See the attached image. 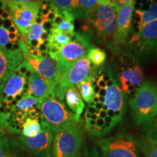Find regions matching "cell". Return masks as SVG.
<instances>
[{
    "instance_id": "cell-3",
    "label": "cell",
    "mask_w": 157,
    "mask_h": 157,
    "mask_svg": "<svg viewBox=\"0 0 157 157\" xmlns=\"http://www.w3.org/2000/svg\"><path fill=\"white\" fill-rule=\"evenodd\" d=\"M111 69L117 76L121 89L132 98L143 82V71L137 58L130 52H116Z\"/></svg>"
},
{
    "instance_id": "cell-10",
    "label": "cell",
    "mask_w": 157,
    "mask_h": 157,
    "mask_svg": "<svg viewBox=\"0 0 157 157\" xmlns=\"http://www.w3.org/2000/svg\"><path fill=\"white\" fill-rule=\"evenodd\" d=\"M86 55L78 60L73 66L61 75L58 76L56 82L55 97L64 102L66 90L72 86H76L90 76L96 74Z\"/></svg>"
},
{
    "instance_id": "cell-35",
    "label": "cell",
    "mask_w": 157,
    "mask_h": 157,
    "mask_svg": "<svg viewBox=\"0 0 157 157\" xmlns=\"http://www.w3.org/2000/svg\"><path fill=\"white\" fill-rule=\"evenodd\" d=\"M33 1H40V0H12V1L10 2L25 3V2H33Z\"/></svg>"
},
{
    "instance_id": "cell-30",
    "label": "cell",
    "mask_w": 157,
    "mask_h": 157,
    "mask_svg": "<svg viewBox=\"0 0 157 157\" xmlns=\"http://www.w3.org/2000/svg\"><path fill=\"white\" fill-rule=\"evenodd\" d=\"M143 130L146 137L157 141V113L143 124Z\"/></svg>"
},
{
    "instance_id": "cell-18",
    "label": "cell",
    "mask_w": 157,
    "mask_h": 157,
    "mask_svg": "<svg viewBox=\"0 0 157 157\" xmlns=\"http://www.w3.org/2000/svg\"><path fill=\"white\" fill-rule=\"evenodd\" d=\"M56 82L49 81L34 73L27 80V88L25 94L32 96L42 101L49 97H54Z\"/></svg>"
},
{
    "instance_id": "cell-12",
    "label": "cell",
    "mask_w": 157,
    "mask_h": 157,
    "mask_svg": "<svg viewBox=\"0 0 157 157\" xmlns=\"http://www.w3.org/2000/svg\"><path fill=\"white\" fill-rule=\"evenodd\" d=\"M129 52L135 57L147 56L157 48V21L142 27L129 41Z\"/></svg>"
},
{
    "instance_id": "cell-13",
    "label": "cell",
    "mask_w": 157,
    "mask_h": 157,
    "mask_svg": "<svg viewBox=\"0 0 157 157\" xmlns=\"http://www.w3.org/2000/svg\"><path fill=\"white\" fill-rule=\"evenodd\" d=\"M18 48L22 52L23 60L27 62L34 73L45 79L56 82L58 72L56 62L54 60L46 56H39L31 54L22 38L19 41Z\"/></svg>"
},
{
    "instance_id": "cell-32",
    "label": "cell",
    "mask_w": 157,
    "mask_h": 157,
    "mask_svg": "<svg viewBox=\"0 0 157 157\" xmlns=\"http://www.w3.org/2000/svg\"><path fill=\"white\" fill-rule=\"evenodd\" d=\"M80 157H101L97 148L94 147H89L82 151Z\"/></svg>"
},
{
    "instance_id": "cell-23",
    "label": "cell",
    "mask_w": 157,
    "mask_h": 157,
    "mask_svg": "<svg viewBox=\"0 0 157 157\" xmlns=\"http://www.w3.org/2000/svg\"><path fill=\"white\" fill-rule=\"evenodd\" d=\"M135 13L138 17L137 29L140 30L145 25L157 21V2L151 4L146 10H137Z\"/></svg>"
},
{
    "instance_id": "cell-2",
    "label": "cell",
    "mask_w": 157,
    "mask_h": 157,
    "mask_svg": "<svg viewBox=\"0 0 157 157\" xmlns=\"http://www.w3.org/2000/svg\"><path fill=\"white\" fill-rule=\"evenodd\" d=\"M119 7L117 5L99 4L93 12L84 18L82 31L111 51L115 52L117 17Z\"/></svg>"
},
{
    "instance_id": "cell-31",
    "label": "cell",
    "mask_w": 157,
    "mask_h": 157,
    "mask_svg": "<svg viewBox=\"0 0 157 157\" xmlns=\"http://www.w3.org/2000/svg\"><path fill=\"white\" fill-rule=\"evenodd\" d=\"M9 44L13 46L10 38V32L7 29L4 28L2 25H0V48L8 49L7 45Z\"/></svg>"
},
{
    "instance_id": "cell-6",
    "label": "cell",
    "mask_w": 157,
    "mask_h": 157,
    "mask_svg": "<svg viewBox=\"0 0 157 157\" xmlns=\"http://www.w3.org/2000/svg\"><path fill=\"white\" fill-rule=\"evenodd\" d=\"M133 121L143 124L157 113V84L143 82L136 93L129 100Z\"/></svg>"
},
{
    "instance_id": "cell-25",
    "label": "cell",
    "mask_w": 157,
    "mask_h": 157,
    "mask_svg": "<svg viewBox=\"0 0 157 157\" xmlns=\"http://www.w3.org/2000/svg\"><path fill=\"white\" fill-rule=\"evenodd\" d=\"M86 56L93 64V67L95 69L101 68L106 61V53L102 49L95 46H90L88 49Z\"/></svg>"
},
{
    "instance_id": "cell-15",
    "label": "cell",
    "mask_w": 157,
    "mask_h": 157,
    "mask_svg": "<svg viewBox=\"0 0 157 157\" xmlns=\"http://www.w3.org/2000/svg\"><path fill=\"white\" fill-rule=\"evenodd\" d=\"M48 22L44 17L38 14L36 21L31 26L27 36L24 38L21 36L27 49L31 54L39 56L48 54L42 49L44 46L48 48V33L44 27V24Z\"/></svg>"
},
{
    "instance_id": "cell-9",
    "label": "cell",
    "mask_w": 157,
    "mask_h": 157,
    "mask_svg": "<svg viewBox=\"0 0 157 157\" xmlns=\"http://www.w3.org/2000/svg\"><path fill=\"white\" fill-rule=\"evenodd\" d=\"M39 100L24 94L15 104L10 113L4 123V129L7 134L20 135L25 121L29 118H38Z\"/></svg>"
},
{
    "instance_id": "cell-8",
    "label": "cell",
    "mask_w": 157,
    "mask_h": 157,
    "mask_svg": "<svg viewBox=\"0 0 157 157\" xmlns=\"http://www.w3.org/2000/svg\"><path fill=\"white\" fill-rule=\"evenodd\" d=\"M101 157H144L137 140L130 134L120 133L98 142Z\"/></svg>"
},
{
    "instance_id": "cell-24",
    "label": "cell",
    "mask_w": 157,
    "mask_h": 157,
    "mask_svg": "<svg viewBox=\"0 0 157 157\" xmlns=\"http://www.w3.org/2000/svg\"><path fill=\"white\" fill-rule=\"evenodd\" d=\"M95 75L86 78L81 83L77 84L76 87L82 99L87 104L93 103L94 97H95V90H94L93 84V78Z\"/></svg>"
},
{
    "instance_id": "cell-20",
    "label": "cell",
    "mask_w": 157,
    "mask_h": 157,
    "mask_svg": "<svg viewBox=\"0 0 157 157\" xmlns=\"http://www.w3.org/2000/svg\"><path fill=\"white\" fill-rule=\"evenodd\" d=\"M71 36L60 32L53 29H50L48 35V53L55 60L60 49L70 42Z\"/></svg>"
},
{
    "instance_id": "cell-5",
    "label": "cell",
    "mask_w": 157,
    "mask_h": 157,
    "mask_svg": "<svg viewBox=\"0 0 157 157\" xmlns=\"http://www.w3.org/2000/svg\"><path fill=\"white\" fill-rule=\"evenodd\" d=\"M41 124L48 127L52 132L74 122H79L80 117L72 113L63 101L56 97H49L39 104Z\"/></svg>"
},
{
    "instance_id": "cell-27",
    "label": "cell",
    "mask_w": 157,
    "mask_h": 157,
    "mask_svg": "<svg viewBox=\"0 0 157 157\" xmlns=\"http://www.w3.org/2000/svg\"><path fill=\"white\" fill-rule=\"evenodd\" d=\"M137 143L144 157H157V141L142 135Z\"/></svg>"
},
{
    "instance_id": "cell-36",
    "label": "cell",
    "mask_w": 157,
    "mask_h": 157,
    "mask_svg": "<svg viewBox=\"0 0 157 157\" xmlns=\"http://www.w3.org/2000/svg\"><path fill=\"white\" fill-rule=\"evenodd\" d=\"M6 135H7V132H6L5 129H4V127L0 125V140H1L3 137H5Z\"/></svg>"
},
{
    "instance_id": "cell-28",
    "label": "cell",
    "mask_w": 157,
    "mask_h": 157,
    "mask_svg": "<svg viewBox=\"0 0 157 157\" xmlns=\"http://www.w3.org/2000/svg\"><path fill=\"white\" fill-rule=\"evenodd\" d=\"M78 5L75 18L84 19L99 5L98 0H78Z\"/></svg>"
},
{
    "instance_id": "cell-19",
    "label": "cell",
    "mask_w": 157,
    "mask_h": 157,
    "mask_svg": "<svg viewBox=\"0 0 157 157\" xmlns=\"http://www.w3.org/2000/svg\"><path fill=\"white\" fill-rule=\"evenodd\" d=\"M0 157H29L17 137L5 135L0 140Z\"/></svg>"
},
{
    "instance_id": "cell-16",
    "label": "cell",
    "mask_w": 157,
    "mask_h": 157,
    "mask_svg": "<svg viewBox=\"0 0 157 157\" xmlns=\"http://www.w3.org/2000/svg\"><path fill=\"white\" fill-rule=\"evenodd\" d=\"M134 2L119 7L117 17V32L115 37V52L120 51L126 44L131 31Z\"/></svg>"
},
{
    "instance_id": "cell-29",
    "label": "cell",
    "mask_w": 157,
    "mask_h": 157,
    "mask_svg": "<svg viewBox=\"0 0 157 157\" xmlns=\"http://www.w3.org/2000/svg\"><path fill=\"white\" fill-rule=\"evenodd\" d=\"M58 13L61 12H71L75 17L76 11L78 9V0H52Z\"/></svg>"
},
{
    "instance_id": "cell-17",
    "label": "cell",
    "mask_w": 157,
    "mask_h": 157,
    "mask_svg": "<svg viewBox=\"0 0 157 157\" xmlns=\"http://www.w3.org/2000/svg\"><path fill=\"white\" fill-rule=\"evenodd\" d=\"M23 60V56L19 48L17 49L0 48V93L6 82Z\"/></svg>"
},
{
    "instance_id": "cell-4",
    "label": "cell",
    "mask_w": 157,
    "mask_h": 157,
    "mask_svg": "<svg viewBox=\"0 0 157 157\" xmlns=\"http://www.w3.org/2000/svg\"><path fill=\"white\" fill-rule=\"evenodd\" d=\"M79 122H74L53 133L50 157H80L84 133Z\"/></svg>"
},
{
    "instance_id": "cell-21",
    "label": "cell",
    "mask_w": 157,
    "mask_h": 157,
    "mask_svg": "<svg viewBox=\"0 0 157 157\" xmlns=\"http://www.w3.org/2000/svg\"><path fill=\"white\" fill-rule=\"evenodd\" d=\"M75 17L71 12L58 13L53 21L51 22L50 29H56L60 32L72 36L74 33Z\"/></svg>"
},
{
    "instance_id": "cell-7",
    "label": "cell",
    "mask_w": 157,
    "mask_h": 157,
    "mask_svg": "<svg viewBox=\"0 0 157 157\" xmlns=\"http://www.w3.org/2000/svg\"><path fill=\"white\" fill-rule=\"evenodd\" d=\"M90 47L89 34L82 31H75L71 36L70 42L60 49L55 59L58 76L66 72L78 60L85 56Z\"/></svg>"
},
{
    "instance_id": "cell-14",
    "label": "cell",
    "mask_w": 157,
    "mask_h": 157,
    "mask_svg": "<svg viewBox=\"0 0 157 157\" xmlns=\"http://www.w3.org/2000/svg\"><path fill=\"white\" fill-rule=\"evenodd\" d=\"M42 125V131L34 137H25L21 135L17 139L29 157H50L53 133L48 127Z\"/></svg>"
},
{
    "instance_id": "cell-1",
    "label": "cell",
    "mask_w": 157,
    "mask_h": 157,
    "mask_svg": "<svg viewBox=\"0 0 157 157\" xmlns=\"http://www.w3.org/2000/svg\"><path fill=\"white\" fill-rule=\"evenodd\" d=\"M95 97L91 104L97 110L95 115L85 121H95L98 118L105 122L106 135L122 120L127 109V95L109 66H103L93 78Z\"/></svg>"
},
{
    "instance_id": "cell-22",
    "label": "cell",
    "mask_w": 157,
    "mask_h": 157,
    "mask_svg": "<svg viewBox=\"0 0 157 157\" xmlns=\"http://www.w3.org/2000/svg\"><path fill=\"white\" fill-rule=\"evenodd\" d=\"M63 101L68 109L78 117H80L84 111V103L76 86L68 87L66 90Z\"/></svg>"
},
{
    "instance_id": "cell-34",
    "label": "cell",
    "mask_w": 157,
    "mask_h": 157,
    "mask_svg": "<svg viewBox=\"0 0 157 157\" xmlns=\"http://www.w3.org/2000/svg\"><path fill=\"white\" fill-rule=\"evenodd\" d=\"M98 2L101 5H115L116 0H98Z\"/></svg>"
},
{
    "instance_id": "cell-26",
    "label": "cell",
    "mask_w": 157,
    "mask_h": 157,
    "mask_svg": "<svg viewBox=\"0 0 157 157\" xmlns=\"http://www.w3.org/2000/svg\"><path fill=\"white\" fill-rule=\"evenodd\" d=\"M42 131V125L38 118H29L23 123L20 135L25 137H34Z\"/></svg>"
},
{
    "instance_id": "cell-33",
    "label": "cell",
    "mask_w": 157,
    "mask_h": 157,
    "mask_svg": "<svg viewBox=\"0 0 157 157\" xmlns=\"http://www.w3.org/2000/svg\"><path fill=\"white\" fill-rule=\"evenodd\" d=\"M134 1L135 0H116V5H117L119 7H120L121 6L126 5L127 3L132 2Z\"/></svg>"
},
{
    "instance_id": "cell-37",
    "label": "cell",
    "mask_w": 157,
    "mask_h": 157,
    "mask_svg": "<svg viewBox=\"0 0 157 157\" xmlns=\"http://www.w3.org/2000/svg\"><path fill=\"white\" fill-rule=\"evenodd\" d=\"M4 1L5 2L6 4H7V3H8V2H11L12 0H4Z\"/></svg>"
},
{
    "instance_id": "cell-11",
    "label": "cell",
    "mask_w": 157,
    "mask_h": 157,
    "mask_svg": "<svg viewBox=\"0 0 157 157\" xmlns=\"http://www.w3.org/2000/svg\"><path fill=\"white\" fill-rule=\"evenodd\" d=\"M40 5L41 0L25 3L7 4L10 17L23 38L27 36L31 26L36 21Z\"/></svg>"
}]
</instances>
